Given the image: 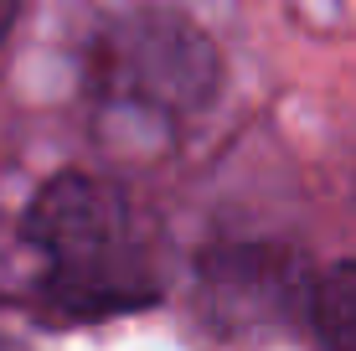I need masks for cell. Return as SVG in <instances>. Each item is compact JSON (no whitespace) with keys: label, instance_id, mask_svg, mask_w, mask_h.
I'll return each instance as SVG.
<instances>
[{"label":"cell","instance_id":"obj_1","mask_svg":"<svg viewBox=\"0 0 356 351\" xmlns=\"http://www.w3.org/2000/svg\"><path fill=\"white\" fill-rule=\"evenodd\" d=\"M26 243L42 289L67 316H114L150 305L161 274L140 217L108 181L57 176L26 212Z\"/></svg>","mask_w":356,"mask_h":351},{"label":"cell","instance_id":"obj_2","mask_svg":"<svg viewBox=\"0 0 356 351\" xmlns=\"http://www.w3.org/2000/svg\"><path fill=\"white\" fill-rule=\"evenodd\" d=\"M315 331L325 351H356V263H336L315 284Z\"/></svg>","mask_w":356,"mask_h":351},{"label":"cell","instance_id":"obj_3","mask_svg":"<svg viewBox=\"0 0 356 351\" xmlns=\"http://www.w3.org/2000/svg\"><path fill=\"white\" fill-rule=\"evenodd\" d=\"M16 10H21V0H0V42H6V31H10V21H16Z\"/></svg>","mask_w":356,"mask_h":351}]
</instances>
